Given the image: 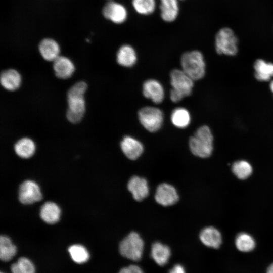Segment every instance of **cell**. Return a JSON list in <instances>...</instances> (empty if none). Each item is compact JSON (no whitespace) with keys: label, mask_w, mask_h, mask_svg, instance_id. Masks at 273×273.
<instances>
[{"label":"cell","mask_w":273,"mask_h":273,"mask_svg":"<svg viewBox=\"0 0 273 273\" xmlns=\"http://www.w3.org/2000/svg\"><path fill=\"white\" fill-rule=\"evenodd\" d=\"M87 88V83L80 81L73 84L67 93L68 108L66 116L72 124L81 121L85 111V102L84 95Z\"/></svg>","instance_id":"cell-1"},{"label":"cell","mask_w":273,"mask_h":273,"mask_svg":"<svg viewBox=\"0 0 273 273\" xmlns=\"http://www.w3.org/2000/svg\"><path fill=\"white\" fill-rule=\"evenodd\" d=\"M213 136L209 127L206 125L200 127L190 138L189 145L192 153L198 157H210L213 150Z\"/></svg>","instance_id":"cell-2"},{"label":"cell","mask_w":273,"mask_h":273,"mask_svg":"<svg viewBox=\"0 0 273 273\" xmlns=\"http://www.w3.org/2000/svg\"><path fill=\"white\" fill-rule=\"evenodd\" d=\"M170 76L172 86L170 98L173 102L177 103L184 97L191 95L194 86V80L183 70H173Z\"/></svg>","instance_id":"cell-3"},{"label":"cell","mask_w":273,"mask_h":273,"mask_svg":"<svg viewBox=\"0 0 273 273\" xmlns=\"http://www.w3.org/2000/svg\"><path fill=\"white\" fill-rule=\"evenodd\" d=\"M182 70L193 80L202 78L205 74V63L202 54L194 50L184 53L180 59Z\"/></svg>","instance_id":"cell-4"},{"label":"cell","mask_w":273,"mask_h":273,"mask_svg":"<svg viewBox=\"0 0 273 273\" xmlns=\"http://www.w3.org/2000/svg\"><path fill=\"white\" fill-rule=\"evenodd\" d=\"M144 242L136 232H131L120 243L119 252L123 257L133 260L139 261L142 258Z\"/></svg>","instance_id":"cell-5"},{"label":"cell","mask_w":273,"mask_h":273,"mask_svg":"<svg viewBox=\"0 0 273 273\" xmlns=\"http://www.w3.org/2000/svg\"><path fill=\"white\" fill-rule=\"evenodd\" d=\"M238 38L228 27L220 29L215 36V49L219 54L234 56L238 52Z\"/></svg>","instance_id":"cell-6"},{"label":"cell","mask_w":273,"mask_h":273,"mask_svg":"<svg viewBox=\"0 0 273 273\" xmlns=\"http://www.w3.org/2000/svg\"><path fill=\"white\" fill-rule=\"evenodd\" d=\"M138 117L143 126L151 132L161 128L163 120V113L159 109L149 106L141 108L138 112Z\"/></svg>","instance_id":"cell-7"},{"label":"cell","mask_w":273,"mask_h":273,"mask_svg":"<svg viewBox=\"0 0 273 273\" xmlns=\"http://www.w3.org/2000/svg\"><path fill=\"white\" fill-rule=\"evenodd\" d=\"M155 201L159 205L168 207L174 205L179 200V195L176 188L172 185L163 183L159 184L154 196Z\"/></svg>","instance_id":"cell-8"},{"label":"cell","mask_w":273,"mask_h":273,"mask_svg":"<svg viewBox=\"0 0 273 273\" xmlns=\"http://www.w3.org/2000/svg\"><path fill=\"white\" fill-rule=\"evenodd\" d=\"M42 194L38 185L33 181L26 180L20 186L19 199L23 204H31L39 201Z\"/></svg>","instance_id":"cell-9"},{"label":"cell","mask_w":273,"mask_h":273,"mask_svg":"<svg viewBox=\"0 0 273 273\" xmlns=\"http://www.w3.org/2000/svg\"><path fill=\"white\" fill-rule=\"evenodd\" d=\"M103 16L116 24L125 22L128 16L126 8L121 4L110 1L106 3L102 10Z\"/></svg>","instance_id":"cell-10"},{"label":"cell","mask_w":273,"mask_h":273,"mask_svg":"<svg viewBox=\"0 0 273 273\" xmlns=\"http://www.w3.org/2000/svg\"><path fill=\"white\" fill-rule=\"evenodd\" d=\"M127 188L133 198L136 201L143 200L149 194L147 180L145 178L137 175L133 176L129 179Z\"/></svg>","instance_id":"cell-11"},{"label":"cell","mask_w":273,"mask_h":273,"mask_svg":"<svg viewBox=\"0 0 273 273\" xmlns=\"http://www.w3.org/2000/svg\"><path fill=\"white\" fill-rule=\"evenodd\" d=\"M120 147L124 155L131 160L138 159L144 151L143 144L130 136H125L123 138L120 143Z\"/></svg>","instance_id":"cell-12"},{"label":"cell","mask_w":273,"mask_h":273,"mask_svg":"<svg viewBox=\"0 0 273 273\" xmlns=\"http://www.w3.org/2000/svg\"><path fill=\"white\" fill-rule=\"evenodd\" d=\"M53 67L55 76L61 79L70 78L75 71V66L68 58L59 56L53 61Z\"/></svg>","instance_id":"cell-13"},{"label":"cell","mask_w":273,"mask_h":273,"mask_svg":"<svg viewBox=\"0 0 273 273\" xmlns=\"http://www.w3.org/2000/svg\"><path fill=\"white\" fill-rule=\"evenodd\" d=\"M143 94L147 98L151 99L154 103H161L164 98V89L158 81L149 79L145 81L143 85Z\"/></svg>","instance_id":"cell-14"},{"label":"cell","mask_w":273,"mask_h":273,"mask_svg":"<svg viewBox=\"0 0 273 273\" xmlns=\"http://www.w3.org/2000/svg\"><path fill=\"white\" fill-rule=\"evenodd\" d=\"M199 238L204 245L210 248H218L222 243L221 233L213 226L203 229L200 233Z\"/></svg>","instance_id":"cell-15"},{"label":"cell","mask_w":273,"mask_h":273,"mask_svg":"<svg viewBox=\"0 0 273 273\" xmlns=\"http://www.w3.org/2000/svg\"><path fill=\"white\" fill-rule=\"evenodd\" d=\"M1 85L9 91H15L18 89L21 83L20 73L14 69H8L1 73Z\"/></svg>","instance_id":"cell-16"},{"label":"cell","mask_w":273,"mask_h":273,"mask_svg":"<svg viewBox=\"0 0 273 273\" xmlns=\"http://www.w3.org/2000/svg\"><path fill=\"white\" fill-rule=\"evenodd\" d=\"M178 0H160V15L167 22L174 21L178 15Z\"/></svg>","instance_id":"cell-17"},{"label":"cell","mask_w":273,"mask_h":273,"mask_svg":"<svg viewBox=\"0 0 273 273\" xmlns=\"http://www.w3.org/2000/svg\"><path fill=\"white\" fill-rule=\"evenodd\" d=\"M42 57L48 61H54L59 56L60 47L56 41L50 38L42 40L38 46Z\"/></svg>","instance_id":"cell-18"},{"label":"cell","mask_w":273,"mask_h":273,"mask_svg":"<svg viewBox=\"0 0 273 273\" xmlns=\"http://www.w3.org/2000/svg\"><path fill=\"white\" fill-rule=\"evenodd\" d=\"M171 255L169 247L161 242H154L151 247V255L155 262L160 266L166 264Z\"/></svg>","instance_id":"cell-19"},{"label":"cell","mask_w":273,"mask_h":273,"mask_svg":"<svg viewBox=\"0 0 273 273\" xmlns=\"http://www.w3.org/2000/svg\"><path fill=\"white\" fill-rule=\"evenodd\" d=\"M116 59L120 65L126 67H131L136 61V52L130 45H123L117 51Z\"/></svg>","instance_id":"cell-20"},{"label":"cell","mask_w":273,"mask_h":273,"mask_svg":"<svg viewBox=\"0 0 273 273\" xmlns=\"http://www.w3.org/2000/svg\"><path fill=\"white\" fill-rule=\"evenodd\" d=\"M61 214L60 209L54 202H47L40 209V216L41 219L49 224H54L58 221Z\"/></svg>","instance_id":"cell-21"},{"label":"cell","mask_w":273,"mask_h":273,"mask_svg":"<svg viewBox=\"0 0 273 273\" xmlns=\"http://www.w3.org/2000/svg\"><path fill=\"white\" fill-rule=\"evenodd\" d=\"M255 77L261 81H267L273 77V64L262 59L257 60L254 64Z\"/></svg>","instance_id":"cell-22"},{"label":"cell","mask_w":273,"mask_h":273,"mask_svg":"<svg viewBox=\"0 0 273 273\" xmlns=\"http://www.w3.org/2000/svg\"><path fill=\"white\" fill-rule=\"evenodd\" d=\"M16 153L23 158H29L34 153L35 145L30 138H23L19 140L14 145Z\"/></svg>","instance_id":"cell-23"},{"label":"cell","mask_w":273,"mask_h":273,"mask_svg":"<svg viewBox=\"0 0 273 273\" xmlns=\"http://www.w3.org/2000/svg\"><path fill=\"white\" fill-rule=\"evenodd\" d=\"M16 247L9 238L2 235L0 237V258L3 261L10 260L16 253Z\"/></svg>","instance_id":"cell-24"},{"label":"cell","mask_w":273,"mask_h":273,"mask_svg":"<svg viewBox=\"0 0 273 273\" xmlns=\"http://www.w3.org/2000/svg\"><path fill=\"white\" fill-rule=\"evenodd\" d=\"M171 121L172 124L178 128H186L190 123L191 117L190 113L185 108H176L171 113Z\"/></svg>","instance_id":"cell-25"},{"label":"cell","mask_w":273,"mask_h":273,"mask_svg":"<svg viewBox=\"0 0 273 273\" xmlns=\"http://www.w3.org/2000/svg\"><path fill=\"white\" fill-rule=\"evenodd\" d=\"M232 170L237 178L245 179L251 175L253 169L251 165L248 161L239 160L233 164Z\"/></svg>","instance_id":"cell-26"},{"label":"cell","mask_w":273,"mask_h":273,"mask_svg":"<svg viewBox=\"0 0 273 273\" xmlns=\"http://www.w3.org/2000/svg\"><path fill=\"white\" fill-rule=\"evenodd\" d=\"M68 252L72 259L76 263L82 264L88 261L89 254L87 250L83 246L74 244L68 248Z\"/></svg>","instance_id":"cell-27"},{"label":"cell","mask_w":273,"mask_h":273,"mask_svg":"<svg viewBox=\"0 0 273 273\" xmlns=\"http://www.w3.org/2000/svg\"><path fill=\"white\" fill-rule=\"evenodd\" d=\"M235 245L239 250L242 252H249L254 248L255 242L249 234L241 233L236 237Z\"/></svg>","instance_id":"cell-28"},{"label":"cell","mask_w":273,"mask_h":273,"mask_svg":"<svg viewBox=\"0 0 273 273\" xmlns=\"http://www.w3.org/2000/svg\"><path fill=\"white\" fill-rule=\"evenodd\" d=\"M132 5L136 13L142 15H148L156 9L155 0H132Z\"/></svg>","instance_id":"cell-29"},{"label":"cell","mask_w":273,"mask_h":273,"mask_svg":"<svg viewBox=\"0 0 273 273\" xmlns=\"http://www.w3.org/2000/svg\"><path fill=\"white\" fill-rule=\"evenodd\" d=\"M12 273H35V269L33 263L25 257L20 258L18 261L11 267Z\"/></svg>","instance_id":"cell-30"},{"label":"cell","mask_w":273,"mask_h":273,"mask_svg":"<svg viewBox=\"0 0 273 273\" xmlns=\"http://www.w3.org/2000/svg\"><path fill=\"white\" fill-rule=\"evenodd\" d=\"M118 273H143V271L139 266L131 265L122 268Z\"/></svg>","instance_id":"cell-31"},{"label":"cell","mask_w":273,"mask_h":273,"mask_svg":"<svg viewBox=\"0 0 273 273\" xmlns=\"http://www.w3.org/2000/svg\"><path fill=\"white\" fill-rule=\"evenodd\" d=\"M168 273H186L184 267L179 265L176 264L170 269Z\"/></svg>","instance_id":"cell-32"},{"label":"cell","mask_w":273,"mask_h":273,"mask_svg":"<svg viewBox=\"0 0 273 273\" xmlns=\"http://www.w3.org/2000/svg\"><path fill=\"white\" fill-rule=\"evenodd\" d=\"M266 273H273V263L268 267Z\"/></svg>","instance_id":"cell-33"},{"label":"cell","mask_w":273,"mask_h":273,"mask_svg":"<svg viewBox=\"0 0 273 273\" xmlns=\"http://www.w3.org/2000/svg\"><path fill=\"white\" fill-rule=\"evenodd\" d=\"M270 88L271 91L273 93V80L270 83Z\"/></svg>","instance_id":"cell-34"},{"label":"cell","mask_w":273,"mask_h":273,"mask_svg":"<svg viewBox=\"0 0 273 273\" xmlns=\"http://www.w3.org/2000/svg\"><path fill=\"white\" fill-rule=\"evenodd\" d=\"M1 273H3V272H1Z\"/></svg>","instance_id":"cell-35"}]
</instances>
